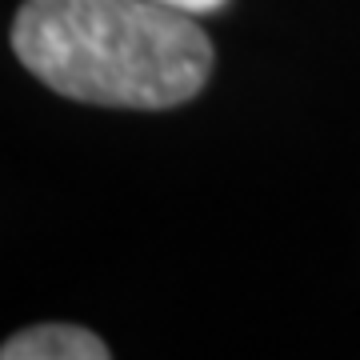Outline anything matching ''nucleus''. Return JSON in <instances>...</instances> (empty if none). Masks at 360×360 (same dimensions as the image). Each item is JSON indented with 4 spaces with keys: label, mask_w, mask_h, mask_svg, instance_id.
<instances>
[{
    "label": "nucleus",
    "mask_w": 360,
    "mask_h": 360,
    "mask_svg": "<svg viewBox=\"0 0 360 360\" xmlns=\"http://www.w3.org/2000/svg\"><path fill=\"white\" fill-rule=\"evenodd\" d=\"M13 49L40 84L104 108H172L212 72L196 16L156 0H25Z\"/></svg>",
    "instance_id": "f257e3e1"
},
{
    "label": "nucleus",
    "mask_w": 360,
    "mask_h": 360,
    "mask_svg": "<svg viewBox=\"0 0 360 360\" xmlns=\"http://www.w3.org/2000/svg\"><path fill=\"white\" fill-rule=\"evenodd\" d=\"M112 348L80 324H37L8 336L0 360H108Z\"/></svg>",
    "instance_id": "f03ea898"
},
{
    "label": "nucleus",
    "mask_w": 360,
    "mask_h": 360,
    "mask_svg": "<svg viewBox=\"0 0 360 360\" xmlns=\"http://www.w3.org/2000/svg\"><path fill=\"white\" fill-rule=\"evenodd\" d=\"M156 4H165V8H172V13H184V16H208V13H220L229 0H156Z\"/></svg>",
    "instance_id": "7ed1b4c3"
}]
</instances>
